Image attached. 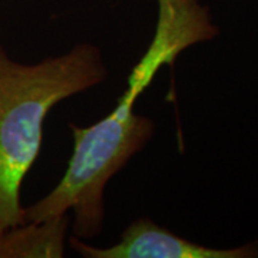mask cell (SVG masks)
Returning a JSON list of instances; mask_svg holds the SVG:
<instances>
[{
    "mask_svg": "<svg viewBox=\"0 0 258 258\" xmlns=\"http://www.w3.org/2000/svg\"><path fill=\"white\" fill-rule=\"evenodd\" d=\"M71 217L63 214L42 222H23L0 234V258L63 257Z\"/></svg>",
    "mask_w": 258,
    "mask_h": 258,
    "instance_id": "obj_4",
    "label": "cell"
},
{
    "mask_svg": "<svg viewBox=\"0 0 258 258\" xmlns=\"http://www.w3.org/2000/svg\"><path fill=\"white\" fill-rule=\"evenodd\" d=\"M218 35L210 10L198 0H158L154 39L132 69L128 88L113 111L88 128L69 123L74 152L63 178L37 203L23 208L25 222H42L72 212V235L98 237L105 222V189L155 134L154 120L134 112L135 102L164 64L181 52Z\"/></svg>",
    "mask_w": 258,
    "mask_h": 258,
    "instance_id": "obj_1",
    "label": "cell"
},
{
    "mask_svg": "<svg viewBox=\"0 0 258 258\" xmlns=\"http://www.w3.org/2000/svg\"><path fill=\"white\" fill-rule=\"evenodd\" d=\"M71 248L85 258H254L258 242L237 248L220 249L204 247L159 227L149 218L131 222L120 234L118 244L99 248L75 235L69 237Z\"/></svg>",
    "mask_w": 258,
    "mask_h": 258,
    "instance_id": "obj_3",
    "label": "cell"
},
{
    "mask_svg": "<svg viewBox=\"0 0 258 258\" xmlns=\"http://www.w3.org/2000/svg\"><path fill=\"white\" fill-rule=\"evenodd\" d=\"M106 78L101 50L91 43L35 64L13 60L0 45V234L25 222L20 186L39 155L50 109Z\"/></svg>",
    "mask_w": 258,
    "mask_h": 258,
    "instance_id": "obj_2",
    "label": "cell"
}]
</instances>
